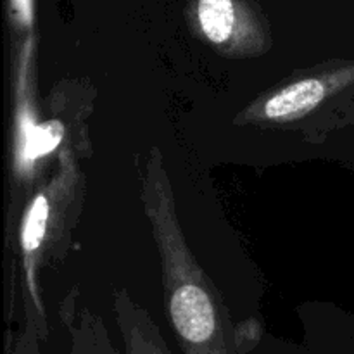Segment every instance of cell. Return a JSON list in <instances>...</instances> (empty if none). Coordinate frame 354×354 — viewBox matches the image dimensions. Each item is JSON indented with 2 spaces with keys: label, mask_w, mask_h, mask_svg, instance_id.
<instances>
[{
  "label": "cell",
  "mask_w": 354,
  "mask_h": 354,
  "mask_svg": "<svg viewBox=\"0 0 354 354\" xmlns=\"http://www.w3.org/2000/svg\"><path fill=\"white\" fill-rule=\"evenodd\" d=\"M14 2V9L16 12L19 14L21 19L24 23H30L31 19V0H12Z\"/></svg>",
  "instance_id": "cell-6"
},
{
  "label": "cell",
  "mask_w": 354,
  "mask_h": 354,
  "mask_svg": "<svg viewBox=\"0 0 354 354\" xmlns=\"http://www.w3.org/2000/svg\"><path fill=\"white\" fill-rule=\"evenodd\" d=\"M197 17L204 35L213 44L230 40L237 26V9L234 0H199Z\"/></svg>",
  "instance_id": "cell-2"
},
{
  "label": "cell",
  "mask_w": 354,
  "mask_h": 354,
  "mask_svg": "<svg viewBox=\"0 0 354 354\" xmlns=\"http://www.w3.org/2000/svg\"><path fill=\"white\" fill-rule=\"evenodd\" d=\"M127 341L128 354H169L154 337H149L140 332H130Z\"/></svg>",
  "instance_id": "cell-5"
},
{
  "label": "cell",
  "mask_w": 354,
  "mask_h": 354,
  "mask_svg": "<svg viewBox=\"0 0 354 354\" xmlns=\"http://www.w3.org/2000/svg\"><path fill=\"white\" fill-rule=\"evenodd\" d=\"M324 95L325 88L318 80H303V82L286 86L279 93H275L266 102L265 114L273 120L297 116V114L306 113L318 106Z\"/></svg>",
  "instance_id": "cell-1"
},
{
  "label": "cell",
  "mask_w": 354,
  "mask_h": 354,
  "mask_svg": "<svg viewBox=\"0 0 354 354\" xmlns=\"http://www.w3.org/2000/svg\"><path fill=\"white\" fill-rule=\"evenodd\" d=\"M62 137V128L57 123H50L47 127H30L26 131V145L24 151L30 159H37L50 152L59 144Z\"/></svg>",
  "instance_id": "cell-3"
},
{
  "label": "cell",
  "mask_w": 354,
  "mask_h": 354,
  "mask_svg": "<svg viewBox=\"0 0 354 354\" xmlns=\"http://www.w3.org/2000/svg\"><path fill=\"white\" fill-rule=\"evenodd\" d=\"M47 201H45L44 196H38L33 201V204H31L26 223H24L23 244L26 251H35L38 248V244H40L45 232V223H47Z\"/></svg>",
  "instance_id": "cell-4"
}]
</instances>
